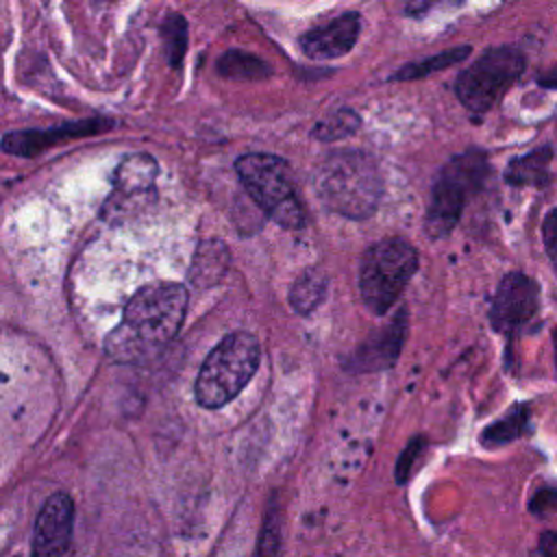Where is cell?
Segmentation results:
<instances>
[{
  "label": "cell",
  "mask_w": 557,
  "mask_h": 557,
  "mask_svg": "<svg viewBox=\"0 0 557 557\" xmlns=\"http://www.w3.org/2000/svg\"><path fill=\"white\" fill-rule=\"evenodd\" d=\"M157 163L148 154H128L115 170L113 187L102 205L107 222H124L141 213L157 196Z\"/></svg>",
  "instance_id": "obj_8"
},
{
  "label": "cell",
  "mask_w": 557,
  "mask_h": 557,
  "mask_svg": "<svg viewBox=\"0 0 557 557\" xmlns=\"http://www.w3.org/2000/svg\"><path fill=\"white\" fill-rule=\"evenodd\" d=\"M424 448V440L422 437H416L409 442V446L405 448V453L398 457V466H396V481H405L409 476V470L413 466V461L418 459V455L422 453Z\"/></svg>",
  "instance_id": "obj_24"
},
{
  "label": "cell",
  "mask_w": 557,
  "mask_h": 557,
  "mask_svg": "<svg viewBox=\"0 0 557 557\" xmlns=\"http://www.w3.org/2000/svg\"><path fill=\"white\" fill-rule=\"evenodd\" d=\"M459 4H463V0H405V13L413 17H422L431 11L455 9Z\"/></svg>",
  "instance_id": "obj_23"
},
{
  "label": "cell",
  "mask_w": 557,
  "mask_h": 557,
  "mask_svg": "<svg viewBox=\"0 0 557 557\" xmlns=\"http://www.w3.org/2000/svg\"><path fill=\"white\" fill-rule=\"evenodd\" d=\"M403 337H405V318L398 315L385 331H381L376 337L366 342L357 350L352 361L357 363L359 370L385 368L396 359V355L403 346Z\"/></svg>",
  "instance_id": "obj_13"
},
{
  "label": "cell",
  "mask_w": 557,
  "mask_h": 557,
  "mask_svg": "<svg viewBox=\"0 0 557 557\" xmlns=\"http://www.w3.org/2000/svg\"><path fill=\"white\" fill-rule=\"evenodd\" d=\"M555 505H557V490H553V487H540L529 500V509L535 516H544L546 511L555 509Z\"/></svg>",
  "instance_id": "obj_25"
},
{
  "label": "cell",
  "mask_w": 557,
  "mask_h": 557,
  "mask_svg": "<svg viewBox=\"0 0 557 557\" xmlns=\"http://www.w3.org/2000/svg\"><path fill=\"white\" fill-rule=\"evenodd\" d=\"M315 191L335 213L361 220L374 213L383 183L376 163L363 150H335L315 172Z\"/></svg>",
  "instance_id": "obj_2"
},
{
  "label": "cell",
  "mask_w": 557,
  "mask_h": 557,
  "mask_svg": "<svg viewBox=\"0 0 557 557\" xmlns=\"http://www.w3.org/2000/svg\"><path fill=\"white\" fill-rule=\"evenodd\" d=\"M74 522V503L65 492L52 494L37 520L33 535V557H65Z\"/></svg>",
  "instance_id": "obj_10"
},
{
  "label": "cell",
  "mask_w": 557,
  "mask_h": 557,
  "mask_svg": "<svg viewBox=\"0 0 557 557\" xmlns=\"http://www.w3.org/2000/svg\"><path fill=\"white\" fill-rule=\"evenodd\" d=\"M470 54V46H457V48H448L444 52H437L433 57H426L422 61L409 63L405 67H400L392 78L396 81H411V78H422L426 74H433L437 70H446L459 61H463Z\"/></svg>",
  "instance_id": "obj_19"
},
{
  "label": "cell",
  "mask_w": 557,
  "mask_h": 557,
  "mask_svg": "<svg viewBox=\"0 0 557 557\" xmlns=\"http://www.w3.org/2000/svg\"><path fill=\"white\" fill-rule=\"evenodd\" d=\"M218 72L233 81H259L270 74V67L250 52L228 50L218 59Z\"/></svg>",
  "instance_id": "obj_16"
},
{
  "label": "cell",
  "mask_w": 557,
  "mask_h": 557,
  "mask_svg": "<svg viewBox=\"0 0 557 557\" xmlns=\"http://www.w3.org/2000/svg\"><path fill=\"white\" fill-rule=\"evenodd\" d=\"M418 270L416 248L400 239L387 237L372 244L361 261L359 289L366 307L383 315L403 294L405 285Z\"/></svg>",
  "instance_id": "obj_6"
},
{
  "label": "cell",
  "mask_w": 557,
  "mask_h": 557,
  "mask_svg": "<svg viewBox=\"0 0 557 557\" xmlns=\"http://www.w3.org/2000/svg\"><path fill=\"white\" fill-rule=\"evenodd\" d=\"M359 15L357 13H344L335 17L333 22H326L322 26L309 28L300 37V48L307 57L326 61V59H337L344 57L346 52L352 50L357 37H359Z\"/></svg>",
  "instance_id": "obj_12"
},
{
  "label": "cell",
  "mask_w": 557,
  "mask_h": 557,
  "mask_svg": "<svg viewBox=\"0 0 557 557\" xmlns=\"http://www.w3.org/2000/svg\"><path fill=\"white\" fill-rule=\"evenodd\" d=\"M537 309H540L537 281L524 272H507L496 285V292L492 296V305H490L492 329L507 337H513L537 315Z\"/></svg>",
  "instance_id": "obj_9"
},
{
  "label": "cell",
  "mask_w": 557,
  "mask_h": 557,
  "mask_svg": "<svg viewBox=\"0 0 557 557\" xmlns=\"http://www.w3.org/2000/svg\"><path fill=\"white\" fill-rule=\"evenodd\" d=\"M553 148L540 146L516 157L505 168V183L513 187H546L550 183Z\"/></svg>",
  "instance_id": "obj_14"
},
{
  "label": "cell",
  "mask_w": 557,
  "mask_h": 557,
  "mask_svg": "<svg viewBox=\"0 0 557 557\" xmlns=\"http://www.w3.org/2000/svg\"><path fill=\"white\" fill-rule=\"evenodd\" d=\"M527 433H531V409L527 403H516L505 416L487 424L479 440L483 446H505Z\"/></svg>",
  "instance_id": "obj_15"
},
{
  "label": "cell",
  "mask_w": 557,
  "mask_h": 557,
  "mask_svg": "<svg viewBox=\"0 0 557 557\" xmlns=\"http://www.w3.org/2000/svg\"><path fill=\"white\" fill-rule=\"evenodd\" d=\"M163 39H165V50L170 57V63L174 67L181 65V59L187 48V24L181 15H170L168 22L163 24Z\"/></svg>",
  "instance_id": "obj_21"
},
{
  "label": "cell",
  "mask_w": 557,
  "mask_h": 557,
  "mask_svg": "<svg viewBox=\"0 0 557 557\" xmlns=\"http://www.w3.org/2000/svg\"><path fill=\"white\" fill-rule=\"evenodd\" d=\"M553 348H555V370H557V329L553 331Z\"/></svg>",
  "instance_id": "obj_28"
},
{
  "label": "cell",
  "mask_w": 557,
  "mask_h": 557,
  "mask_svg": "<svg viewBox=\"0 0 557 557\" xmlns=\"http://www.w3.org/2000/svg\"><path fill=\"white\" fill-rule=\"evenodd\" d=\"M111 128V120H78L52 128H30V131H13L7 133L2 139L4 152L20 154V157H33L44 152L46 148L61 144L72 137H87V135H98L102 131Z\"/></svg>",
  "instance_id": "obj_11"
},
{
  "label": "cell",
  "mask_w": 557,
  "mask_h": 557,
  "mask_svg": "<svg viewBox=\"0 0 557 557\" xmlns=\"http://www.w3.org/2000/svg\"><path fill=\"white\" fill-rule=\"evenodd\" d=\"M535 81H537V85L544 87V89H557V65L550 67V70H546L544 74H540Z\"/></svg>",
  "instance_id": "obj_27"
},
{
  "label": "cell",
  "mask_w": 557,
  "mask_h": 557,
  "mask_svg": "<svg viewBox=\"0 0 557 557\" xmlns=\"http://www.w3.org/2000/svg\"><path fill=\"white\" fill-rule=\"evenodd\" d=\"M542 242L546 257L557 272V209H550L542 222Z\"/></svg>",
  "instance_id": "obj_22"
},
{
  "label": "cell",
  "mask_w": 557,
  "mask_h": 557,
  "mask_svg": "<svg viewBox=\"0 0 557 557\" xmlns=\"http://www.w3.org/2000/svg\"><path fill=\"white\" fill-rule=\"evenodd\" d=\"M259 342L255 335L237 331L222 337L205 357L196 376L194 396L205 409H220L231 403L252 379L259 366Z\"/></svg>",
  "instance_id": "obj_3"
},
{
  "label": "cell",
  "mask_w": 557,
  "mask_h": 557,
  "mask_svg": "<svg viewBox=\"0 0 557 557\" xmlns=\"http://www.w3.org/2000/svg\"><path fill=\"white\" fill-rule=\"evenodd\" d=\"M324 294H326V278L320 272L311 270L294 281L289 289V302L294 311L307 315L324 300Z\"/></svg>",
  "instance_id": "obj_18"
},
{
  "label": "cell",
  "mask_w": 557,
  "mask_h": 557,
  "mask_svg": "<svg viewBox=\"0 0 557 557\" xmlns=\"http://www.w3.org/2000/svg\"><path fill=\"white\" fill-rule=\"evenodd\" d=\"M524 67L527 59L516 46L487 48L457 76L455 94L470 113L483 115L522 76Z\"/></svg>",
  "instance_id": "obj_7"
},
{
  "label": "cell",
  "mask_w": 557,
  "mask_h": 557,
  "mask_svg": "<svg viewBox=\"0 0 557 557\" xmlns=\"http://www.w3.org/2000/svg\"><path fill=\"white\" fill-rule=\"evenodd\" d=\"M490 174L487 154L483 150H466L455 154L433 183L424 228L429 237H446L459 222L466 200L476 194Z\"/></svg>",
  "instance_id": "obj_5"
},
{
  "label": "cell",
  "mask_w": 557,
  "mask_h": 557,
  "mask_svg": "<svg viewBox=\"0 0 557 557\" xmlns=\"http://www.w3.org/2000/svg\"><path fill=\"white\" fill-rule=\"evenodd\" d=\"M357 128H359L357 113H352L350 109H337L313 128V135L322 141H333V139L352 135Z\"/></svg>",
  "instance_id": "obj_20"
},
{
  "label": "cell",
  "mask_w": 557,
  "mask_h": 557,
  "mask_svg": "<svg viewBox=\"0 0 557 557\" xmlns=\"http://www.w3.org/2000/svg\"><path fill=\"white\" fill-rule=\"evenodd\" d=\"M237 176L259 209L283 228H300L305 209L294 187L289 165L268 152H248L235 161Z\"/></svg>",
  "instance_id": "obj_4"
},
{
  "label": "cell",
  "mask_w": 557,
  "mask_h": 557,
  "mask_svg": "<svg viewBox=\"0 0 557 557\" xmlns=\"http://www.w3.org/2000/svg\"><path fill=\"white\" fill-rule=\"evenodd\" d=\"M540 557H557V531H542L537 540Z\"/></svg>",
  "instance_id": "obj_26"
},
{
  "label": "cell",
  "mask_w": 557,
  "mask_h": 557,
  "mask_svg": "<svg viewBox=\"0 0 557 557\" xmlns=\"http://www.w3.org/2000/svg\"><path fill=\"white\" fill-rule=\"evenodd\" d=\"M226 252H228V250H226L222 244H218V242H205V244L198 248V252H196L194 272H191L194 281H196V283H202V285L215 283V281L224 274V270H226V265H228V255H226Z\"/></svg>",
  "instance_id": "obj_17"
},
{
  "label": "cell",
  "mask_w": 557,
  "mask_h": 557,
  "mask_svg": "<svg viewBox=\"0 0 557 557\" xmlns=\"http://www.w3.org/2000/svg\"><path fill=\"white\" fill-rule=\"evenodd\" d=\"M187 309V289L178 283L141 287L124 307L122 322L107 335L104 352L113 361H139L157 355L178 333Z\"/></svg>",
  "instance_id": "obj_1"
}]
</instances>
